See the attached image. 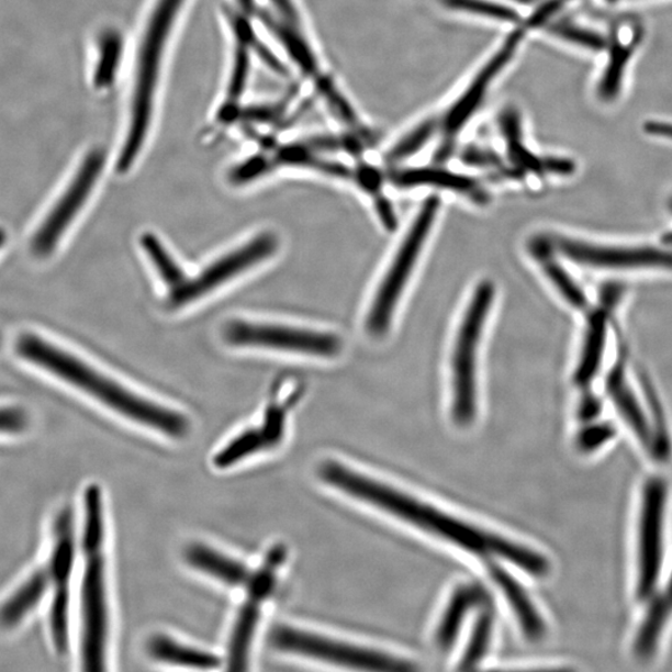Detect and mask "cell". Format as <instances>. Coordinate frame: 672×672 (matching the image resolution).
I'll return each instance as SVG.
<instances>
[{
    "label": "cell",
    "mask_w": 672,
    "mask_h": 672,
    "mask_svg": "<svg viewBox=\"0 0 672 672\" xmlns=\"http://www.w3.org/2000/svg\"><path fill=\"white\" fill-rule=\"evenodd\" d=\"M320 475L333 488L367 501L391 515L410 522L411 525L432 531L433 535L450 540L469 552L484 557L496 556L538 578L546 576L550 571L548 559L536 550L513 544L506 538L491 535L490 531L448 516L428 504L370 480L338 462H324Z\"/></svg>",
    "instance_id": "cell-1"
},
{
    "label": "cell",
    "mask_w": 672,
    "mask_h": 672,
    "mask_svg": "<svg viewBox=\"0 0 672 672\" xmlns=\"http://www.w3.org/2000/svg\"><path fill=\"white\" fill-rule=\"evenodd\" d=\"M19 357L36 363L54 376L70 382L93 397L101 401L119 414L138 424L157 429L165 435L180 438L189 432V422L177 411L154 404L153 401L139 397L117 382L112 381L93 370L88 363L71 357L54 347L40 336L24 334L16 341Z\"/></svg>",
    "instance_id": "cell-2"
},
{
    "label": "cell",
    "mask_w": 672,
    "mask_h": 672,
    "mask_svg": "<svg viewBox=\"0 0 672 672\" xmlns=\"http://www.w3.org/2000/svg\"><path fill=\"white\" fill-rule=\"evenodd\" d=\"M104 511L99 485L91 484L83 494L82 550L83 569L81 609V661L87 671L105 669L108 606L105 586Z\"/></svg>",
    "instance_id": "cell-3"
},
{
    "label": "cell",
    "mask_w": 672,
    "mask_h": 672,
    "mask_svg": "<svg viewBox=\"0 0 672 672\" xmlns=\"http://www.w3.org/2000/svg\"><path fill=\"white\" fill-rule=\"evenodd\" d=\"M182 3L183 0H157L149 15L136 60L126 138L117 158V171L121 173L134 165L146 142L164 53Z\"/></svg>",
    "instance_id": "cell-4"
},
{
    "label": "cell",
    "mask_w": 672,
    "mask_h": 672,
    "mask_svg": "<svg viewBox=\"0 0 672 672\" xmlns=\"http://www.w3.org/2000/svg\"><path fill=\"white\" fill-rule=\"evenodd\" d=\"M494 298V287L481 283L471 299L457 335L452 358L453 404L452 416L457 425L469 426L478 411L475 363L484 323Z\"/></svg>",
    "instance_id": "cell-5"
},
{
    "label": "cell",
    "mask_w": 672,
    "mask_h": 672,
    "mask_svg": "<svg viewBox=\"0 0 672 672\" xmlns=\"http://www.w3.org/2000/svg\"><path fill=\"white\" fill-rule=\"evenodd\" d=\"M438 209H440V200L437 198L428 199L419 209L372 303L367 320V329L370 335L381 336L388 332L392 314L415 268L428 233L433 228Z\"/></svg>",
    "instance_id": "cell-6"
},
{
    "label": "cell",
    "mask_w": 672,
    "mask_h": 672,
    "mask_svg": "<svg viewBox=\"0 0 672 672\" xmlns=\"http://www.w3.org/2000/svg\"><path fill=\"white\" fill-rule=\"evenodd\" d=\"M278 650L296 653L332 664L363 670L406 671L414 667L408 662L378 651L349 646V643L320 637L289 627H278L270 637Z\"/></svg>",
    "instance_id": "cell-7"
},
{
    "label": "cell",
    "mask_w": 672,
    "mask_h": 672,
    "mask_svg": "<svg viewBox=\"0 0 672 672\" xmlns=\"http://www.w3.org/2000/svg\"><path fill=\"white\" fill-rule=\"evenodd\" d=\"M667 502L665 481L650 479L643 488L639 523L637 595L641 602L649 601L657 591L664 559Z\"/></svg>",
    "instance_id": "cell-8"
},
{
    "label": "cell",
    "mask_w": 672,
    "mask_h": 672,
    "mask_svg": "<svg viewBox=\"0 0 672 672\" xmlns=\"http://www.w3.org/2000/svg\"><path fill=\"white\" fill-rule=\"evenodd\" d=\"M223 338L236 347L294 351L317 357H334L341 348L335 335L246 321L228 322L224 326Z\"/></svg>",
    "instance_id": "cell-9"
},
{
    "label": "cell",
    "mask_w": 672,
    "mask_h": 672,
    "mask_svg": "<svg viewBox=\"0 0 672 672\" xmlns=\"http://www.w3.org/2000/svg\"><path fill=\"white\" fill-rule=\"evenodd\" d=\"M105 156L101 149H93L86 160L82 161L77 175H75L67 191L64 192L58 202L36 229L31 243L33 255L36 257H48L58 246L75 217L87 202L96 186L104 166Z\"/></svg>",
    "instance_id": "cell-10"
},
{
    "label": "cell",
    "mask_w": 672,
    "mask_h": 672,
    "mask_svg": "<svg viewBox=\"0 0 672 672\" xmlns=\"http://www.w3.org/2000/svg\"><path fill=\"white\" fill-rule=\"evenodd\" d=\"M278 248V239L272 233H261L250 239L245 246L221 257L214 264L205 267L198 277L186 278L184 282L172 289L170 304L181 306L189 304L214 291L231 279L236 278L261 260L273 256Z\"/></svg>",
    "instance_id": "cell-11"
},
{
    "label": "cell",
    "mask_w": 672,
    "mask_h": 672,
    "mask_svg": "<svg viewBox=\"0 0 672 672\" xmlns=\"http://www.w3.org/2000/svg\"><path fill=\"white\" fill-rule=\"evenodd\" d=\"M287 558V548L277 545L270 548L264 564L251 574L248 584V595L238 613L233 628L228 649V664L232 670H243L247 667L251 639L260 615V606L272 594L278 569Z\"/></svg>",
    "instance_id": "cell-12"
},
{
    "label": "cell",
    "mask_w": 672,
    "mask_h": 672,
    "mask_svg": "<svg viewBox=\"0 0 672 672\" xmlns=\"http://www.w3.org/2000/svg\"><path fill=\"white\" fill-rule=\"evenodd\" d=\"M522 34L520 31H517L509 35L506 43L492 56L491 60L478 74V77L474 78L471 86L466 89L463 96L448 110L444 120V144L437 153L438 161H444L450 156L456 137L459 136L460 131L469 123V120L480 108L485 93H488L491 87V82L497 78L501 70L506 67L513 55H515L522 40Z\"/></svg>",
    "instance_id": "cell-13"
},
{
    "label": "cell",
    "mask_w": 672,
    "mask_h": 672,
    "mask_svg": "<svg viewBox=\"0 0 672 672\" xmlns=\"http://www.w3.org/2000/svg\"><path fill=\"white\" fill-rule=\"evenodd\" d=\"M553 246L565 258L586 267L605 269H672V251L668 249L605 247L568 238H558L553 242Z\"/></svg>",
    "instance_id": "cell-14"
},
{
    "label": "cell",
    "mask_w": 672,
    "mask_h": 672,
    "mask_svg": "<svg viewBox=\"0 0 672 672\" xmlns=\"http://www.w3.org/2000/svg\"><path fill=\"white\" fill-rule=\"evenodd\" d=\"M606 391H608L624 422L631 428L638 440L651 450L653 443L652 428L638 397L635 396L627 378H625L621 363H618L611 371L608 380H606Z\"/></svg>",
    "instance_id": "cell-15"
},
{
    "label": "cell",
    "mask_w": 672,
    "mask_h": 672,
    "mask_svg": "<svg viewBox=\"0 0 672 672\" xmlns=\"http://www.w3.org/2000/svg\"><path fill=\"white\" fill-rule=\"evenodd\" d=\"M490 574L506 596L525 637L534 641L544 638L546 634L545 621L541 619L534 602L530 601L525 587L517 582L516 578H513L499 565H490Z\"/></svg>",
    "instance_id": "cell-16"
},
{
    "label": "cell",
    "mask_w": 672,
    "mask_h": 672,
    "mask_svg": "<svg viewBox=\"0 0 672 672\" xmlns=\"http://www.w3.org/2000/svg\"><path fill=\"white\" fill-rule=\"evenodd\" d=\"M489 594L480 584L459 587L451 597L450 604L438 625L436 640L438 647L448 650L453 647L467 615L479 606L488 605Z\"/></svg>",
    "instance_id": "cell-17"
},
{
    "label": "cell",
    "mask_w": 672,
    "mask_h": 672,
    "mask_svg": "<svg viewBox=\"0 0 672 672\" xmlns=\"http://www.w3.org/2000/svg\"><path fill=\"white\" fill-rule=\"evenodd\" d=\"M392 181L399 187H404V189L417 186H434L438 189L464 193L480 203H484L489 199L488 193L470 177L438 170V168H410V170L396 172L392 176Z\"/></svg>",
    "instance_id": "cell-18"
},
{
    "label": "cell",
    "mask_w": 672,
    "mask_h": 672,
    "mask_svg": "<svg viewBox=\"0 0 672 672\" xmlns=\"http://www.w3.org/2000/svg\"><path fill=\"white\" fill-rule=\"evenodd\" d=\"M608 312L600 307L587 320L583 350L574 376L578 387L590 385L600 372L604 359L606 338H608Z\"/></svg>",
    "instance_id": "cell-19"
},
{
    "label": "cell",
    "mask_w": 672,
    "mask_h": 672,
    "mask_svg": "<svg viewBox=\"0 0 672 672\" xmlns=\"http://www.w3.org/2000/svg\"><path fill=\"white\" fill-rule=\"evenodd\" d=\"M186 560L198 571L232 586H245L251 576L249 569L239 563L238 560L202 545H193L187 549Z\"/></svg>",
    "instance_id": "cell-20"
},
{
    "label": "cell",
    "mask_w": 672,
    "mask_h": 672,
    "mask_svg": "<svg viewBox=\"0 0 672 672\" xmlns=\"http://www.w3.org/2000/svg\"><path fill=\"white\" fill-rule=\"evenodd\" d=\"M74 555L72 515L70 509L65 508L54 525V546L48 569L55 590H69Z\"/></svg>",
    "instance_id": "cell-21"
},
{
    "label": "cell",
    "mask_w": 672,
    "mask_h": 672,
    "mask_svg": "<svg viewBox=\"0 0 672 672\" xmlns=\"http://www.w3.org/2000/svg\"><path fill=\"white\" fill-rule=\"evenodd\" d=\"M672 614V573L669 581L658 596L653 597L646 618L635 639V653L641 659H647L656 652L661 632L665 629Z\"/></svg>",
    "instance_id": "cell-22"
},
{
    "label": "cell",
    "mask_w": 672,
    "mask_h": 672,
    "mask_svg": "<svg viewBox=\"0 0 672 672\" xmlns=\"http://www.w3.org/2000/svg\"><path fill=\"white\" fill-rule=\"evenodd\" d=\"M147 650L155 660L177 667L217 669L222 664L221 659L213 653L183 646L166 635H156L148 641Z\"/></svg>",
    "instance_id": "cell-23"
},
{
    "label": "cell",
    "mask_w": 672,
    "mask_h": 672,
    "mask_svg": "<svg viewBox=\"0 0 672 672\" xmlns=\"http://www.w3.org/2000/svg\"><path fill=\"white\" fill-rule=\"evenodd\" d=\"M639 37V34L632 35L629 41H621L620 37H615L613 43L608 44V64H606L600 86H597V97L601 100L611 102L619 97L624 74L627 70L635 48H637Z\"/></svg>",
    "instance_id": "cell-24"
},
{
    "label": "cell",
    "mask_w": 672,
    "mask_h": 672,
    "mask_svg": "<svg viewBox=\"0 0 672 672\" xmlns=\"http://www.w3.org/2000/svg\"><path fill=\"white\" fill-rule=\"evenodd\" d=\"M552 247L553 242L539 238L534 242V245H530V250L540 261L550 282L553 283L565 301L575 307V310H585L587 306L585 293L576 284L575 280L569 276L567 270L555 258L550 257V248Z\"/></svg>",
    "instance_id": "cell-25"
},
{
    "label": "cell",
    "mask_w": 672,
    "mask_h": 672,
    "mask_svg": "<svg viewBox=\"0 0 672 672\" xmlns=\"http://www.w3.org/2000/svg\"><path fill=\"white\" fill-rule=\"evenodd\" d=\"M52 579L48 571H37L8 602L0 608V624L14 627L34 606L41 602Z\"/></svg>",
    "instance_id": "cell-26"
},
{
    "label": "cell",
    "mask_w": 672,
    "mask_h": 672,
    "mask_svg": "<svg viewBox=\"0 0 672 672\" xmlns=\"http://www.w3.org/2000/svg\"><path fill=\"white\" fill-rule=\"evenodd\" d=\"M268 30L272 32L280 42L285 46V49L291 54L298 67L306 75L320 81L317 75V64L310 46L303 40L301 33H298L294 24L278 22L277 19L270 18L268 14L261 15Z\"/></svg>",
    "instance_id": "cell-27"
},
{
    "label": "cell",
    "mask_w": 672,
    "mask_h": 672,
    "mask_svg": "<svg viewBox=\"0 0 672 672\" xmlns=\"http://www.w3.org/2000/svg\"><path fill=\"white\" fill-rule=\"evenodd\" d=\"M502 128L507 138L511 157L525 170L536 173H546L545 157L539 158L531 154L525 144L522 143V131L519 116L516 111L504 112L502 117Z\"/></svg>",
    "instance_id": "cell-28"
},
{
    "label": "cell",
    "mask_w": 672,
    "mask_h": 672,
    "mask_svg": "<svg viewBox=\"0 0 672 672\" xmlns=\"http://www.w3.org/2000/svg\"><path fill=\"white\" fill-rule=\"evenodd\" d=\"M270 448L261 428H250L242 433L214 457L213 464L219 469H228L246 457Z\"/></svg>",
    "instance_id": "cell-29"
},
{
    "label": "cell",
    "mask_w": 672,
    "mask_h": 672,
    "mask_svg": "<svg viewBox=\"0 0 672 672\" xmlns=\"http://www.w3.org/2000/svg\"><path fill=\"white\" fill-rule=\"evenodd\" d=\"M142 245L146 249L149 259L153 260L158 275L170 287L171 291L184 282L186 277L182 270L175 264L171 256L168 255L160 240L153 235H145L143 236Z\"/></svg>",
    "instance_id": "cell-30"
},
{
    "label": "cell",
    "mask_w": 672,
    "mask_h": 672,
    "mask_svg": "<svg viewBox=\"0 0 672 672\" xmlns=\"http://www.w3.org/2000/svg\"><path fill=\"white\" fill-rule=\"evenodd\" d=\"M492 629V614L489 611H483L475 621L469 646L466 648L462 659L463 669L474 668L485 657L491 646Z\"/></svg>",
    "instance_id": "cell-31"
},
{
    "label": "cell",
    "mask_w": 672,
    "mask_h": 672,
    "mask_svg": "<svg viewBox=\"0 0 672 672\" xmlns=\"http://www.w3.org/2000/svg\"><path fill=\"white\" fill-rule=\"evenodd\" d=\"M100 60L96 72L98 88H109L114 81L121 55V37L116 33L102 36Z\"/></svg>",
    "instance_id": "cell-32"
},
{
    "label": "cell",
    "mask_w": 672,
    "mask_h": 672,
    "mask_svg": "<svg viewBox=\"0 0 672 672\" xmlns=\"http://www.w3.org/2000/svg\"><path fill=\"white\" fill-rule=\"evenodd\" d=\"M548 32L559 40L583 46V48L600 52L608 46L603 35L586 27L569 22H557L548 26Z\"/></svg>",
    "instance_id": "cell-33"
},
{
    "label": "cell",
    "mask_w": 672,
    "mask_h": 672,
    "mask_svg": "<svg viewBox=\"0 0 672 672\" xmlns=\"http://www.w3.org/2000/svg\"><path fill=\"white\" fill-rule=\"evenodd\" d=\"M446 8L466 13L480 14L502 22H517L519 16L511 8L488 2V0H443Z\"/></svg>",
    "instance_id": "cell-34"
},
{
    "label": "cell",
    "mask_w": 672,
    "mask_h": 672,
    "mask_svg": "<svg viewBox=\"0 0 672 672\" xmlns=\"http://www.w3.org/2000/svg\"><path fill=\"white\" fill-rule=\"evenodd\" d=\"M436 124L434 121H427V123L416 127L413 133H410L401 142L391 149L388 155L390 161H403L406 158L413 156L418 152L419 148L425 146L429 138L435 133Z\"/></svg>",
    "instance_id": "cell-35"
},
{
    "label": "cell",
    "mask_w": 672,
    "mask_h": 672,
    "mask_svg": "<svg viewBox=\"0 0 672 672\" xmlns=\"http://www.w3.org/2000/svg\"><path fill=\"white\" fill-rule=\"evenodd\" d=\"M615 427L609 423L586 426L578 437V446L582 451L591 452L611 441L615 436Z\"/></svg>",
    "instance_id": "cell-36"
},
{
    "label": "cell",
    "mask_w": 672,
    "mask_h": 672,
    "mask_svg": "<svg viewBox=\"0 0 672 672\" xmlns=\"http://www.w3.org/2000/svg\"><path fill=\"white\" fill-rule=\"evenodd\" d=\"M285 426V414L280 407L272 406L267 411L261 432L265 433L269 447H275L282 441Z\"/></svg>",
    "instance_id": "cell-37"
},
{
    "label": "cell",
    "mask_w": 672,
    "mask_h": 672,
    "mask_svg": "<svg viewBox=\"0 0 672 672\" xmlns=\"http://www.w3.org/2000/svg\"><path fill=\"white\" fill-rule=\"evenodd\" d=\"M27 425V416L18 407H0V433H21Z\"/></svg>",
    "instance_id": "cell-38"
},
{
    "label": "cell",
    "mask_w": 672,
    "mask_h": 672,
    "mask_svg": "<svg viewBox=\"0 0 672 672\" xmlns=\"http://www.w3.org/2000/svg\"><path fill=\"white\" fill-rule=\"evenodd\" d=\"M571 0H547L546 3L541 4L537 11L531 15L526 24V27H539L546 25L550 18H552L560 8H562Z\"/></svg>",
    "instance_id": "cell-39"
},
{
    "label": "cell",
    "mask_w": 672,
    "mask_h": 672,
    "mask_svg": "<svg viewBox=\"0 0 672 672\" xmlns=\"http://www.w3.org/2000/svg\"><path fill=\"white\" fill-rule=\"evenodd\" d=\"M624 294V287L618 282L605 283L601 289V307L606 312H612L619 304Z\"/></svg>",
    "instance_id": "cell-40"
},
{
    "label": "cell",
    "mask_w": 672,
    "mask_h": 672,
    "mask_svg": "<svg viewBox=\"0 0 672 672\" xmlns=\"http://www.w3.org/2000/svg\"><path fill=\"white\" fill-rule=\"evenodd\" d=\"M602 403L595 395L586 394L579 406L578 416L584 423L594 422L601 415Z\"/></svg>",
    "instance_id": "cell-41"
},
{
    "label": "cell",
    "mask_w": 672,
    "mask_h": 672,
    "mask_svg": "<svg viewBox=\"0 0 672 672\" xmlns=\"http://www.w3.org/2000/svg\"><path fill=\"white\" fill-rule=\"evenodd\" d=\"M546 173L569 176L574 173L575 164L569 158L545 157Z\"/></svg>",
    "instance_id": "cell-42"
},
{
    "label": "cell",
    "mask_w": 672,
    "mask_h": 672,
    "mask_svg": "<svg viewBox=\"0 0 672 672\" xmlns=\"http://www.w3.org/2000/svg\"><path fill=\"white\" fill-rule=\"evenodd\" d=\"M357 177L362 189L373 193L379 191L381 187V176L376 168L363 166L357 172Z\"/></svg>",
    "instance_id": "cell-43"
},
{
    "label": "cell",
    "mask_w": 672,
    "mask_h": 672,
    "mask_svg": "<svg viewBox=\"0 0 672 672\" xmlns=\"http://www.w3.org/2000/svg\"><path fill=\"white\" fill-rule=\"evenodd\" d=\"M462 160L471 166H494L499 164V158L491 153L482 152L479 148H470L464 153Z\"/></svg>",
    "instance_id": "cell-44"
},
{
    "label": "cell",
    "mask_w": 672,
    "mask_h": 672,
    "mask_svg": "<svg viewBox=\"0 0 672 672\" xmlns=\"http://www.w3.org/2000/svg\"><path fill=\"white\" fill-rule=\"evenodd\" d=\"M378 212H379V216L382 223H384V226L388 229L392 231L397 227L395 212H394V209H392V205L390 204L389 201L387 200L378 201Z\"/></svg>",
    "instance_id": "cell-45"
},
{
    "label": "cell",
    "mask_w": 672,
    "mask_h": 672,
    "mask_svg": "<svg viewBox=\"0 0 672 672\" xmlns=\"http://www.w3.org/2000/svg\"><path fill=\"white\" fill-rule=\"evenodd\" d=\"M643 130L651 136L672 139V124L662 123V121H649Z\"/></svg>",
    "instance_id": "cell-46"
},
{
    "label": "cell",
    "mask_w": 672,
    "mask_h": 672,
    "mask_svg": "<svg viewBox=\"0 0 672 672\" xmlns=\"http://www.w3.org/2000/svg\"><path fill=\"white\" fill-rule=\"evenodd\" d=\"M280 15L284 18V21L292 24H298L299 19L295 12V8L292 0H272Z\"/></svg>",
    "instance_id": "cell-47"
},
{
    "label": "cell",
    "mask_w": 672,
    "mask_h": 672,
    "mask_svg": "<svg viewBox=\"0 0 672 672\" xmlns=\"http://www.w3.org/2000/svg\"><path fill=\"white\" fill-rule=\"evenodd\" d=\"M661 242L664 243L665 246L672 247V232L665 233V235L661 237Z\"/></svg>",
    "instance_id": "cell-48"
},
{
    "label": "cell",
    "mask_w": 672,
    "mask_h": 672,
    "mask_svg": "<svg viewBox=\"0 0 672 672\" xmlns=\"http://www.w3.org/2000/svg\"><path fill=\"white\" fill-rule=\"evenodd\" d=\"M5 239H7L5 232L2 228H0V248H2V246L4 245Z\"/></svg>",
    "instance_id": "cell-49"
},
{
    "label": "cell",
    "mask_w": 672,
    "mask_h": 672,
    "mask_svg": "<svg viewBox=\"0 0 672 672\" xmlns=\"http://www.w3.org/2000/svg\"><path fill=\"white\" fill-rule=\"evenodd\" d=\"M515 2L523 3V4H530V3L537 2V0H515Z\"/></svg>",
    "instance_id": "cell-50"
},
{
    "label": "cell",
    "mask_w": 672,
    "mask_h": 672,
    "mask_svg": "<svg viewBox=\"0 0 672 672\" xmlns=\"http://www.w3.org/2000/svg\"><path fill=\"white\" fill-rule=\"evenodd\" d=\"M669 209H670V211L672 212V199H671V200H670V202H669Z\"/></svg>",
    "instance_id": "cell-51"
},
{
    "label": "cell",
    "mask_w": 672,
    "mask_h": 672,
    "mask_svg": "<svg viewBox=\"0 0 672 672\" xmlns=\"http://www.w3.org/2000/svg\"><path fill=\"white\" fill-rule=\"evenodd\" d=\"M608 2H618V0H608Z\"/></svg>",
    "instance_id": "cell-52"
}]
</instances>
